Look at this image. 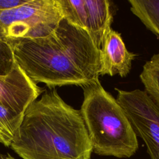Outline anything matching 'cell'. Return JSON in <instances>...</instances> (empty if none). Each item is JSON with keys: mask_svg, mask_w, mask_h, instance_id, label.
I'll return each instance as SVG.
<instances>
[{"mask_svg": "<svg viewBox=\"0 0 159 159\" xmlns=\"http://www.w3.org/2000/svg\"><path fill=\"white\" fill-rule=\"evenodd\" d=\"M7 42L17 64L36 84L83 87L99 80L100 50L86 31L64 17L47 36Z\"/></svg>", "mask_w": 159, "mask_h": 159, "instance_id": "obj_1", "label": "cell"}, {"mask_svg": "<svg viewBox=\"0 0 159 159\" xmlns=\"http://www.w3.org/2000/svg\"><path fill=\"white\" fill-rule=\"evenodd\" d=\"M116 90L117 101L136 135L144 141L151 159H159V106L145 91Z\"/></svg>", "mask_w": 159, "mask_h": 159, "instance_id": "obj_5", "label": "cell"}, {"mask_svg": "<svg viewBox=\"0 0 159 159\" xmlns=\"http://www.w3.org/2000/svg\"><path fill=\"white\" fill-rule=\"evenodd\" d=\"M43 91L27 76L17 63L11 73L0 76V104L18 113L24 114Z\"/></svg>", "mask_w": 159, "mask_h": 159, "instance_id": "obj_7", "label": "cell"}, {"mask_svg": "<svg viewBox=\"0 0 159 159\" xmlns=\"http://www.w3.org/2000/svg\"><path fill=\"white\" fill-rule=\"evenodd\" d=\"M16 64L11 45L7 41L0 39V76H6L11 73Z\"/></svg>", "mask_w": 159, "mask_h": 159, "instance_id": "obj_12", "label": "cell"}, {"mask_svg": "<svg viewBox=\"0 0 159 159\" xmlns=\"http://www.w3.org/2000/svg\"><path fill=\"white\" fill-rule=\"evenodd\" d=\"M11 140L7 137L1 130H0V143L3 144L6 147H10L11 144Z\"/></svg>", "mask_w": 159, "mask_h": 159, "instance_id": "obj_14", "label": "cell"}, {"mask_svg": "<svg viewBox=\"0 0 159 159\" xmlns=\"http://www.w3.org/2000/svg\"><path fill=\"white\" fill-rule=\"evenodd\" d=\"M63 18L57 0H29L0 11V39H37L51 34Z\"/></svg>", "mask_w": 159, "mask_h": 159, "instance_id": "obj_4", "label": "cell"}, {"mask_svg": "<svg viewBox=\"0 0 159 159\" xmlns=\"http://www.w3.org/2000/svg\"><path fill=\"white\" fill-rule=\"evenodd\" d=\"M23 117L24 114L18 113L0 104V130L11 141Z\"/></svg>", "mask_w": 159, "mask_h": 159, "instance_id": "obj_11", "label": "cell"}, {"mask_svg": "<svg viewBox=\"0 0 159 159\" xmlns=\"http://www.w3.org/2000/svg\"><path fill=\"white\" fill-rule=\"evenodd\" d=\"M81 113L93 152L102 156L129 158L139 147L135 133L122 107L98 80L82 87Z\"/></svg>", "mask_w": 159, "mask_h": 159, "instance_id": "obj_3", "label": "cell"}, {"mask_svg": "<svg viewBox=\"0 0 159 159\" xmlns=\"http://www.w3.org/2000/svg\"><path fill=\"white\" fill-rule=\"evenodd\" d=\"M29 0H0V11L11 9L26 3Z\"/></svg>", "mask_w": 159, "mask_h": 159, "instance_id": "obj_13", "label": "cell"}, {"mask_svg": "<svg viewBox=\"0 0 159 159\" xmlns=\"http://www.w3.org/2000/svg\"><path fill=\"white\" fill-rule=\"evenodd\" d=\"M0 159H16V158L11 156L10 154L7 153L5 155H0Z\"/></svg>", "mask_w": 159, "mask_h": 159, "instance_id": "obj_15", "label": "cell"}, {"mask_svg": "<svg viewBox=\"0 0 159 159\" xmlns=\"http://www.w3.org/2000/svg\"><path fill=\"white\" fill-rule=\"evenodd\" d=\"M63 17L86 31L98 49L111 29L112 14L107 0H57Z\"/></svg>", "mask_w": 159, "mask_h": 159, "instance_id": "obj_6", "label": "cell"}, {"mask_svg": "<svg viewBox=\"0 0 159 159\" xmlns=\"http://www.w3.org/2000/svg\"><path fill=\"white\" fill-rule=\"evenodd\" d=\"M140 78L145 91L159 106V53L154 54L144 64Z\"/></svg>", "mask_w": 159, "mask_h": 159, "instance_id": "obj_10", "label": "cell"}, {"mask_svg": "<svg viewBox=\"0 0 159 159\" xmlns=\"http://www.w3.org/2000/svg\"><path fill=\"white\" fill-rule=\"evenodd\" d=\"M135 55L128 51L120 34L111 29L100 50V75L126 76L130 73Z\"/></svg>", "mask_w": 159, "mask_h": 159, "instance_id": "obj_8", "label": "cell"}, {"mask_svg": "<svg viewBox=\"0 0 159 159\" xmlns=\"http://www.w3.org/2000/svg\"><path fill=\"white\" fill-rule=\"evenodd\" d=\"M131 12L159 38V0H129Z\"/></svg>", "mask_w": 159, "mask_h": 159, "instance_id": "obj_9", "label": "cell"}, {"mask_svg": "<svg viewBox=\"0 0 159 159\" xmlns=\"http://www.w3.org/2000/svg\"><path fill=\"white\" fill-rule=\"evenodd\" d=\"M10 147L22 159H91L93 152L80 110L55 89L28 106Z\"/></svg>", "mask_w": 159, "mask_h": 159, "instance_id": "obj_2", "label": "cell"}]
</instances>
